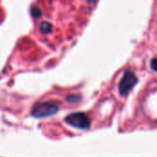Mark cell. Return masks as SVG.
<instances>
[{
	"label": "cell",
	"instance_id": "6da1fadb",
	"mask_svg": "<svg viewBox=\"0 0 157 157\" xmlns=\"http://www.w3.org/2000/svg\"><path fill=\"white\" fill-rule=\"evenodd\" d=\"M58 110V107L53 104L50 103H43L36 105L33 109V116L36 117H44L51 116L55 113H56Z\"/></svg>",
	"mask_w": 157,
	"mask_h": 157
},
{
	"label": "cell",
	"instance_id": "7a4b0ae2",
	"mask_svg": "<svg viewBox=\"0 0 157 157\" xmlns=\"http://www.w3.org/2000/svg\"><path fill=\"white\" fill-rule=\"evenodd\" d=\"M66 121L78 128H88L90 126V120L87 117L86 115L82 113H76V114H71L68 117H67Z\"/></svg>",
	"mask_w": 157,
	"mask_h": 157
},
{
	"label": "cell",
	"instance_id": "3957f363",
	"mask_svg": "<svg viewBox=\"0 0 157 157\" xmlns=\"http://www.w3.org/2000/svg\"><path fill=\"white\" fill-rule=\"evenodd\" d=\"M137 82V78L136 77L129 71H127L123 78H122V80L119 83V86H118V89H119V93L121 95H126L131 89L132 87L135 85Z\"/></svg>",
	"mask_w": 157,
	"mask_h": 157
},
{
	"label": "cell",
	"instance_id": "277c9868",
	"mask_svg": "<svg viewBox=\"0 0 157 157\" xmlns=\"http://www.w3.org/2000/svg\"><path fill=\"white\" fill-rule=\"evenodd\" d=\"M151 67L153 70L157 71V58L155 59H152L151 62Z\"/></svg>",
	"mask_w": 157,
	"mask_h": 157
}]
</instances>
